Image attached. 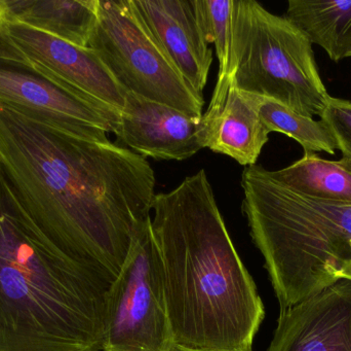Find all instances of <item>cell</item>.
Segmentation results:
<instances>
[{
	"label": "cell",
	"mask_w": 351,
	"mask_h": 351,
	"mask_svg": "<svg viewBox=\"0 0 351 351\" xmlns=\"http://www.w3.org/2000/svg\"><path fill=\"white\" fill-rule=\"evenodd\" d=\"M267 351H351V276L280 311Z\"/></svg>",
	"instance_id": "obj_11"
},
{
	"label": "cell",
	"mask_w": 351,
	"mask_h": 351,
	"mask_svg": "<svg viewBox=\"0 0 351 351\" xmlns=\"http://www.w3.org/2000/svg\"><path fill=\"white\" fill-rule=\"evenodd\" d=\"M4 30L27 61L41 71L117 111L125 106V91L90 47L14 21L5 20Z\"/></svg>",
	"instance_id": "obj_9"
},
{
	"label": "cell",
	"mask_w": 351,
	"mask_h": 351,
	"mask_svg": "<svg viewBox=\"0 0 351 351\" xmlns=\"http://www.w3.org/2000/svg\"><path fill=\"white\" fill-rule=\"evenodd\" d=\"M143 26L196 92L202 94L213 63L194 0H131Z\"/></svg>",
	"instance_id": "obj_12"
},
{
	"label": "cell",
	"mask_w": 351,
	"mask_h": 351,
	"mask_svg": "<svg viewBox=\"0 0 351 351\" xmlns=\"http://www.w3.org/2000/svg\"><path fill=\"white\" fill-rule=\"evenodd\" d=\"M152 210L174 343L252 351L265 308L229 236L206 171L156 194Z\"/></svg>",
	"instance_id": "obj_2"
},
{
	"label": "cell",
	"mask_w": 351,
	"mask_h": 351,
	"mask_svg": "<svg viewBox=\"0 0 351 351\" xmlns=\"http://www.w3.org/2000/svg\"><path fill=\"white\" fill-rule=\"evenodd\" d=\"M261 100L237 89L230 76L217 80L208 111L202 115L206 148L245 167L256 165L270 134L260 117Z\"/></svg>",
	"instance_id": "obj_13"
},
{
	"label": "cell",
	"mask_w": 351,
	"mask_h": 351,
	"mask_svg": "<svg viewBox=\"0 0 351 351\" xmlns=\"http://www.w3.org/2000/svg\"><path fill=\"white\" fill-rule=\"evenodd\" d=\"M260 117L269 133L278 132L296 140L304 152H325L334 155L337 150L335 139L323 121L305 117L278 101L262 97Z\"/></svg>",
	"instance_id": "obj_17"
},
{
	"label": "cell",
	"mask_w": 351,
	"mask_h": 351,
	"mask_svg": "<svg viewBox=\"0 0 351 351\" xmlns=\"http://www.w3.org/2000/svg\"><path fill=\"white\" fill-rule=\"evenodd\" d=\"M6 20L88 47L99 0H4Z\"/></svg>",
	"instance_id": "obj_14"
},
{
	"label": "cell",
	"mask_w": 351,
	"mask_h": 351,
	"mask_svg": "<svg viewBox=\"0 0 351 351\" xmlns=\"http://www.w3.org/2000/svg\"><path fill=\"white\" fill-rule=\"evenodd\" d=\"M174 344L162 260L149 218L136 232L109 290L102 351H169Z\"/></svg>",
	"instance_id": "obj_7"
},
{
	"label": "cell",
	"mask_w": 351,
	"mask_h": 351,
	"mask_svg": "<svg viewBox=\"0 0 351 351\" xmlns=\"http://www.w3.org/2000/svg\"><path fill=\"white\" fill-rule=\"evenodd\" d=\"M200 27L208 43H214L219 61L218 80L230 76L233 0H194Z\"/></svg>",
	"instance_id": "obj_18"
},
{
	"label": "cell",
	"mask_w": 351,
	"mask_h": 351,
	"mask_svg": "<svg viewBox=\"0 0 351 351\" xmlns=\"http://www.w3.org/2000/svg\"><path fill=\"white\" fill-rule=\"evenodd\" d=\"M169 351H225V350H193V348H184V346L174 344Z\"/></svg>",
	"instance_id": "obj_21"
},
{
	"label": "cell",
	"mask_w": 351,
	"mask_h": 351,
	"mask_svg": "<svg viewBox=\"0 0 351 351\" xmlns=\"http://www.w3.org/2000/svg\"><path fill=\"white\" fill-rule=\"evenodd\" d=\"M350 249H351V241H350Z\"/></svg>",
	"instance_id": "obj_22"
},
{
	"label": "cell",
	"mask_w": 351,
	"mask_h": 351,
	"mask_svg": "<svg viewBox=\"0 0 351 351\" xmlns=\"http://www.w3.org/2000/svg\"><path fill=\"white\" fill-rule=\"evenodd\" d=\"M274 179L289 189L313 199L351 203V159L325 160L315 152L304 156L290 166L270 171Z\"/></svg>",
	"instance_id": "obj_16"
},
{
	"label": "cell",
	"mask_w": 351,
	"mask_h": 351,
	"mask_svg": "<svg viewBox=\"0 0 351 351\" xmlns=\"http://www.w3.org/2000/svg\"><path fill=\"white\" fill-rule=\"evenodd\" d=\"M88 47L125 92L199 117L204 95L196 92L165 56L138 19L131 0H99Z\"/></svg>",
	"instance_id": "obj_6"
},
{
	"label": "cell",
	"mask_w": 351,
	"mask_h": 351,
	"mask_svg": "<svg viewBox=\"0 0 351 351\" xmlns=\"http://www.w3.org/2000/svg\"><path fill=\"white\" fill-rule=\"evenodd\" d=\"M113 282L51 242L0 170V351H102Z\"/></svg>",
	"instance_id": "obj_3"
},
{
	"label": "cell",
	"mask_w": 351,
	"mask_h": 351,
	"mask_svg": "<svg viewBox=\"0 0 351 351\" xmlns=\"http://www.w3.org/2000/svg\"><path fill=\"white\" fill-rule=\"evenodd\" d=\"M5 20L6 12L4 0H0V57L27 61L26 58L21 54V52L14 47V43L8 38V34L4 30Z\"/></svg>",
	"instance_id": "obj_20"
},
{
	"label": "cell",
	"mask_w": 351,
	"mask_h": 351,
	"mask_svg": "<svg viewBox=\"0 0 351 351\" xmlns=\"http://www.w3.org/2000/svg\"><path fill=\"white\" fill-rule=\"evenodd\" d=\"M114 134L136 154L154 160H186L206 148L202 117L130 92Z\"/></svg>",
	"instance_id": "obj_10"
},
{
	"label": "cell",
	"mask_w": 351,
	"mask_h": 351,
	"mask_svg": "<svg viewBox=\"0 0 351 351\" xmlns=\"http://www.w3.org/2000/svg\"><path fill=\"white\" fill-rule=\"evenodd\" d=\"M250 234L280 311L351 276V203L313 199L260 166L241 174Z\"/></svg>",
	"instance_id": "obj_4"
},
{
	"label": "cell",
	"mask_w": 351,
	"mask_h": 351,
	"mask_svg": "<svg viewBox=\"0 0 351 351\" xmlns=\"http://www.w3.org/2000/svg\"><path fill=\"white\" fill-rule=\"evenodd\" d=\"M343 157L351 159V101L332 97L321 115Z\"/></svg>",
	"instance_id": "obj_19"
},
{
	"label": "cell",
	"mask_w": 351,
	"mask_h": 351,
	"mask_svg": "<svg viewBox=\"0 0 351 351\" xmlns=\"http://www.w3.org/2000/svg\"><path fill=\"white\" fill-rule=\"evenodd\" d=\"M230 78L239 90L321 117L330 96L313 45L286 16L254 0H233Z\"/></svg>",
	"instance_id": "obj_5"
},
{
	"label": "cell",
	"mask_w": 351,
	"mask_h": 351,
	"mask_svg": "<svg viewBox=\"0 0 351 351\" xmlns=\"http://www.w3.org/2000/svg\"><path fill=\"white\" fill-rule=\"evenodd\" d=\"M286 18L333 61L351 57V0H290Z\"/></svg>",
	"instance_id": "obj_15"
},
{
	"label": "cell",
	"mask_w": 351,
	"mask_h": 351,
	"mask_svg": "<svg viewBox=\"0 0 351 351\" xmlns=\"http://www.w3.org/2000/svg\"><path fill=\"white\" fill-rule=\"evenodd\" d=\"M0 102L74 135L108 142L121 111L51 78L28 61L0 57Z\"/></svg>",
	"instance_id": "obj_8"
},
{
	"label": "cell",
	"mask_w": 351,
	"mask_h": 351,
	"mask_svg": "<svg viewBox=\"0 0 351 351\" xmlns=\"http://www.w3.org/2000/svg\"><path fill=\"white\" fill-rule=\"evenodd\" d=\"M0 170L51 242L117 280L136 232L152 218L156 175L146 158L0 102Z\"/></svg>",
	"instance_id": "obj_1"
}]
</instances>
